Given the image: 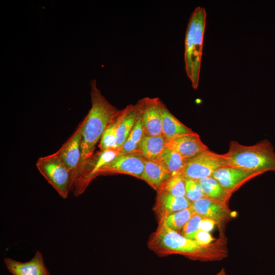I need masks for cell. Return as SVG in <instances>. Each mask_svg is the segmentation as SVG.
Segmentation results:
<instances>
[{
    "mask_svg": "<svg viewBox=\"0 0 275 275\" xmlns=\"http://www.w3.org/2000/svg\"><path fill=\"white\" fill-rule=\"evenodd\" d=\"M262 174L238 167L226 166L217 170L212 177L224 188L233 193L244 183Z\"/></svg>",
    "mask_w": 275,
    "mask_h": 275,
    "instance_id": "obj_9",
    "label": "cell"
},
{
    "mask_svg": "<svg viewBox=\"0 0 275 275\" xmlns=\"http://www.w3.org/2000/svg\"><path fill=\"white\" fill-rule=\"evenodd\" d=\"M138 113L136 120L128 136L140 145L145 133L141 113L138 107Z\"/></svg>",
    "mask_w": 275,
    "mask_h": 275,
    "instance_id": "obj_27",
    "label": "cell"
},
{
    "mask_svg": "<svg viewBox=\"0 0 275 275\" xmlns=\"http://www.w3.org/2000/svg\"><path fill=\"white\" fill-rule=\"evenodd\" d=\"M161 107L162 118V132L167 141L195 132L172 115L162 101Z\"/></svg>",
    "mask_w": 275,
    "mask_h": 275,
    "instance_id": "obj_16",
    "label": "cell"
},
{
    "mask_svg": "<svg viewBox=\"0 0 275 275\" xmlns=\"http://www.w3.org/2000/svg\"><path fill=\"white\" fill-rule=\"evenodd\" d=\"M157 191H162L179 197H185V179L183 176H171L162 184Z\"/></svg>",
    "mask_w": 275,
    "mask_h": 275,
    "instance_id": "obj_23",
    "label": "cell"
},
{
    "mask_svg": "<svg viewBox=\"0 0 275 275\" xmlns=\"http://www.w3.org/2000/svg\"><path fill=\"white\" fill-rule=\"evenodd\" d=\"M171 176L170 174L159 163L144 159V169L141 179L154 189L157 190Z\"/></svg>",
    "mask_w": 275,
    "mask_h": 275,
    "instance_id": "obj_18",
    "label": "cell"
},
{
    "mask_svg": "<svg viewBox=\"0 0 275 275\" xmlns=\"http://www.w3.org/2000/svg\"><path fill=\"white\" fill-rule=\"evenodd\" d=\"M192 203L185 197H179L170 194L158 191L157 196V208L163 217L173 213L189 207Z\"/></svg>",
    "mask_w": 275,
    "mask_h": 275,
    "instance_id": "obj_17",
    "label": "cell"
},
{
    "mask_svg": "<svg viewBox=\"0 0 275 275\" xmlns=\"http://www.w3.org/2000/svg\"><path fill=\"white\" fill-rule=\"evenodd\" d=\"M214 240L209 232L200 230L195 237V240L201 245L204 246H209Z\"/></svg>",
    "mask_w": 275,
    "mask_h": 275,
    "instance_id": "obj_28",
    "label": "cell"
},
{
    "mask_svg": "<svg viewBox=\"0 0 275 275\" xmlns=\"http://www.w3.org/2000/svg\"><path fill=\"white\" fill-rule=\"evenodd\" d=\"M194 213L190 206L187 208L166 216L162 218L161 222L170 229L179 233Z\"/></svg>",
    "mask_w": 275,
    "mask_h": 275,
    "instance_id": "obj_22",
    "label": "cell"
},
{
    "mask_svg": "<svg viewBox=\"0 0 275 275\" xmlns=\"http://www.w3.org/2000/svg\"><path fill=\"white\" fill-rule=\"evenodd\" d=\"M166 147L176 151L186 160L209 149L202 141L199 135L196 132L167 141Z\"/></svg>",
    "mask_w": 275,
    "mask_h": 275,
    "instance_id": "obj_11",
    "label": "cell"
},
{
    "mask_svg": "<svg viewBox=\"0 0 275 275\" xmlns=\"http://www.w3.org/2000/svg\"><path fill=\"white\" fill-rule=\"evenodd\" d=\"M138 113L136 105L129 104L120 111L117 116V142L118 148L121 151L124 143L133 128Z\"/></svg>",
    "mask_w": 275,
    "mask_h": 275,
    "instance_id": "obj_14",
    "label": "cell"
},
{
    "mask_svg": "<svg viewBox=\"0 0 275 275\" xmlns=\"http://www.w3.org/2000/svg\"><path fill=\"white\" fill-rule=\"evenodd\" d=\"M139 145V144L134 142L129 136H128L121 148V153L136 152L138 150Z\"/></svg>",
    "mask_w": 275,
    "mask_h": 275,
    "instance_id": "obj_29",
    "label": "cell"
},
{
    "mask_svg": "<svg viewBox=\"0 0 275 275\" xmlns=\"http://www.w3.org/2000/svg\"><path fill=\"white\" fill-rule=\"evenodd\" d=\"M84 125L83 119L72 135L56 152L61 161L71 172V186L76 177L81 163V141Z\"/></svg>",
    "mask_w": 275,
    "mask_h": 275,
    "instance_id": "obj_6",
    "label": "cell"
},
{
    "mask_svg": "<svg viewBox=\"0 0 275 275\" xmlns=\"http://www.w3.org/2000/svg\"><path fill=\"white\" fill-rule=\"evenodd\" d=\"M198 12L196 8L189 19L185 37L184 62L185 71L188 78L191 80L193 68V40L197 19Z\"/></svg>",
    "mask_w": 275,
    "mask_h": 275,
    "instance_id": "obj_19",
    "label": "cell"
},
{
    "mask_svg": "<svg viewBox=\"0 0 275 275\" xmlns=\"http://www.w3.org/2000/svg\"><path fill=\"white\" fill-rule=\"evenodd\" d=\"M228 166L223 154L207 150L187 160L182 175L185 179L199 180L212 177L217 170Z\"/></svg>",
    "mask_w": 275,
    "mask_h": 275,
    "instance_id": "obj_5",
    "label": "cell"
},
{
    "mask_svg": "<svg viewBox=\"0 0 275 275\" xmlns=\"http://www.w3.org/2000/svg\"><path fill=\"white\" fill-rule=\"evenodd\" d=\"M90 86L91 107L84 118L81 141V158L77 174L84 164L93 156L95 146L105 130L120 112L102 94L95 79L91 81Z\"/></svg>",
    "mask_w": 275,
    "mask_h": 275,
    "instance_id": "obj_1",
    "label": "cell"
},
{
    "mask_svg": "<svg viewBox=\"0 0 275 275\" xmlns=\"http://www.w3.org/2000/svg\"><path fill=\"white\" fill-rule=\"evenodd\" d=\"M154 240L157 244L166 251L203 260H219L225 256L224 253H219V249L212 245L202 246L195 240L186 238L162 222L155 235Z\"/></svg>",
    "mask_w": 275,
    "mask_h": 275,
    "instance_id": "obj_3",
    "label": "cell"
},
{
    "mask_svg": "<svg viewBox=\"0 0 275 275\" xmlns=\"http://www.w3.org/2000/svg\"><path fill=\"white\" fill-rule=\"evenodd\" d=\"M117 117L114 121L109 124L101 138L99 146L101 150L108 149H118L117 142Z\"/></svg>",
    "mask_w": 275,
    "mask_h": 275,
    "instance_id": "obj_24",
    "label": "cell"
},
{
    "mask_svg": "<svg viewBox=\"0 0 275 275\" xmlns=\"http://www.w3.org/2000/svg\"><path fill=\"white\" fill-rule=\"evenodd\" d=\"M161 102L158 97H145L136 104L141 113L145 134L162 135Z\"/></svg>",
    "mask_w": 275,
    "mask_h": 275,
    "instance_id": "obj_7",
    "label": "cell"
},
{
    "mask_svg": "<svg viewBox=\"0 0 275 275\" xmlns=\"http://www.w3.org/2000/svg\"><path fill=\"white\" fill-rule=\"evenodd\" d=\"M203 216L194 213L185 224L180 233L186 238L195 240L197 232L200 230V225Z\"/></svg>",
    "mask_w": 275,
    "mask_h": 275,
    "instance_id": "obj_25",
    "label": "cell"
},
{
    "mask_svg": "<svg viewBox=\"0 0 275 275\" xmlns=\"http://www.w3.org/2000/svg\"><path fill=\"white\" fill-rule=\"evenodd\" d=\"M166 142L163 135L151 136L144 134L136 152L146 160L157 162L166 148Z\"/></svg>",
    "mask_w": 275,
    "mask_h": 275,
    "instance_id": "obj_15",
    "label": "cell"
},
{
    "mask_svg": "<svg viewBox=\"0 0 275 275\" xmlns=\"http://www.w3.org/2000/svg\"><path fill=\"white\" fill-rule=\"evenodd\" d=\"M228 166L260 172H275V151L271 142L265 139L253 145L231 141L229 150L223 154Z\"/></svg>",
    "mask_w": 275,
    "mask_h": 275,
    "instance_id": "obj_2",
    "label": "cell"
},
{
    "mask_svg": "<svg viewBox=\"0 0 275 275\" xmlns=\"http://www.w3.org/2000/svg\"><path fill=\"white\" fill-rule=\"evenodd\" d=\"M187 160L176 151L166 147L157 162L161 164L171 176H175L182 175Z\"/></svg>",
    "mask_w": 275,
    "mask_h": 275,
    "instance_id": "obj_21",
    "label": "cell"
},
{
    "mask_svg": "<svg viewBox=\"0 0 275 275\" xmlns=\"http://www.w3.org/2000/svg\"><path fill=\"white\" fill-rule=\"evenodd\" d=\"M216 224H217L214 221L203 217L200 223V230L210 232L213 229Z\"/></svg>",
    "mask_w": 275,
    "mask_h": 275,
    "instance_id": "obj_30",
    "label": "cell"
},
{
    "mask_svg": "<svg viewBox=\"0 0 275 275\" xmlns=\"http://www.w3.org/2000/svg\"><path fill=\"white\" fill-rule=\"evenodd\" d=\"M215 275H227L224 268H222Z\"/></svg>",
    "mask_w": 275,
    "mask_h": 275,
    "instance_id": "obj_31",
    "label": "cell"
},
{
    "mask_svg": "<svg viewBox=\"0 0 275 275\" xmlns=\"http://www.w3.org/2000/svg\"><path fill=\"white\" fill-rule=\"evenodd\" d=\"M195 213L214 221L217 224H224L230 217V210L227 204L204 197L192 203Z\"/></svg>",
    "mask_w": 275,
    "mask_h": 275,
    "instance_id": "obj_13",
    "label": "cell"
},
{
    "mask_svg": "<svg viewBox=\"0 0 275 275\" xmlns=\"http://www.w3.org/2000/svg\"><path fill=\"white\" fill-rule=\"evenodd\" d=\"M144 169V158L138 153H121L98 172L100 175L125 174L141 178Z\"/></svg>",
    "mask_w": 275,
    "mask_h": 275,
    "instance_id": "obj_8",
    "label": "cell"
},
{
    "mask_svg": "<svg viewBox=\"0 0 275 275\" xmlns=\"http://www.w3.org/2000/svg\"><path fill=\"white\" fill-rule=\"evenodd\" d=\"M196 8L198 15L193 40V76L190 80L192 87L195 89H197L199 85L206 19V12L205 8L200 6Z\"/></svg>",
    "mask_w": 275,
    "mask_h": 275,
    "instance_id": "obj_10",
    "label": "cell"
},
{
    "mask_svg": "<svg viewBox=\"0 0 275 275\" xmlns=\"http://www.w3.org/2000/svg\"><path fill=\"white\" fill-rule=\"evenodd\" d=\"M185 179V197L191 203L204 198L205 195L198 180Z\"/></svg>",
    "mask_w": 275,
    "mask_h": 275,
    "instance_id": "obj_26",
    "label": "cell"
},
{
    "mask_svg": "<svg viewBox=\"0 0 275 275\" xmlns=\"http://www.w3.org/2000/svg\"><path fill=\"white\" fill-rule=\"evenodd\" d=\"M36 165L58 194L62 198H67L71 191V174L57 153L39 158Z\"/></svg>",
    "mask_w": 275,
    "mask_h": 275,
    "instance_id": "obj_4",
    "label": "cell"
},
{
    "mask_svg": "<svg viewBox=\"0 0 275 275\" xmlns=\"http://www.w3.org/2000/svg\"><path fill=\"white\" fill-rule=\"evenodd\" d=\"M4 262L12 275H50L39 251H37L33 257L26 262H20L10 258H4Z\"/></svg>",
    "mask_w": 275,
    "mask_h": 275,
    "instance_id": "obj_12",
    "label": "cell"
},
{
    "mask_svg": "<svg viewBox=\"0 0 275 275\" xmlns=\"http://www.w3.org/2000/svg\"><path fill=\"white\" fill-rule=\"evenodd\" d=\"M198 181L205 197L209 199L227 204L233 193L224 188L212 177L202 179Z\"/></svg>",
    "mask_w": 275,
    "mask_h": 275,
    "instance_id": "obj_20",
    "label": "cell"
}]
</instances>
